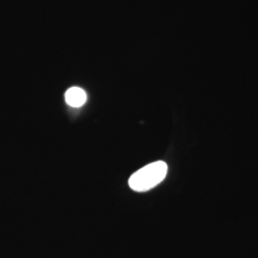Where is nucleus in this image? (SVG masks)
I'll use <instances>...</instances> for the list:
<instances>
[{"label": "nucleus", "mask_w": 258, "mask_h": 258, "mask_svg": "<svg viewBox=\"0 0 258 258\" xmlns=\"http://www.w3.org/2000/svg\"><path fill=\"white\" fill-rule=\"evenodd\" d=\"M166 173L167 165L165 162L158 161L151 163L131 175L129 178V186L138 192L148 191L163 182Z\"/></svg>", "instance_id": "obj_1"}, {"label": "nucleus", "mask_w": 258, "mask_h": 258, "mask_svg": "<svg viewBox=\"0 0 258 258\" xmlns=\"http://www.w3.org/2000/svg\"><path fill=\"white\" fill-rule=\"evenodd\" d=\"M86 93L80 87H71L65 93V101L72 107H81L86 102Z\"/></svg>", "instance_id": "obj_2"}]
</instances>
